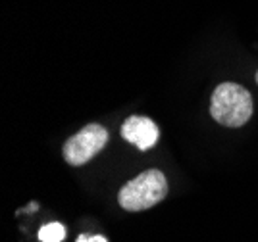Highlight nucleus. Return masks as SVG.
<instances>
[{"label": "nucleus", "mask_w": 258, "mask_h": 242, "mask_svg": "<svg viewBox=\"0 0 258 242\" xmlns=\"http://www.w3.org/2000/svg\"><path fill=\"white\" fill-rule=\"evenodd\" d=\"M210 114L220 125L243 127L252 116V96L237 83L218 85L210 100Z\"/></svg>", "instance_id": "1"}, {"label": "nucleus", "mask_w": 258, "mask_h": 242, "mask_svg": "<svg viewBox=\"0 0 258 242\" xmlns=\"http://www.w3.org/2000/svg\"><path fill=\"white\" fill-rule=\"evenodd\" d=\"M166 194H168V181L164 173L160 169H147L119 189L118 202L123 210L143 211L162 202Z\"/></svg>", "instance_id": "2"}, {"label": "nucleus", "mask_w": 258, "mask_h": 242, "mask_svg": "<svg viewBox=\"0 0 258 242\" xmlns=\"http://www.w3.org/2000/svg\"><path fill=\"white\" fill-rule=\"evenodd\" d=\"M108 144V131L100 123H89L64 144V159L70 166H83Z\"/></svg>", "instance_id": "3"}, {"label": "nucleus", "mask_w": 258, "mask_h": 242, "mask_svg": "<svg viewBox=\"0 0 258 242\" xmlns=\"http://www.w3.org/2000/svg\"><path fill=\"white\" fill-rule=\"evenodd\" d=\"M158 135H160L158 125L149 117L131 116L121 125V137L131 144H135L139 150H149L154 146L158 140Z\"/></svg>", "instance_id": "4"}, {"label": "nucleus", "mask_w": 258, "mask_h": 242, "mask_svg": "<svg viewBox=\"0 0 258 242\" xmlns=\"http://www.w3.org/2000/svg\"><path fill=\"white\" fill-rule=\"evenodd\" d=\"M66 238V227L62 223H48L41 227L39 240L41 242H62Z\"/></svg>", "instance_id": "5"}, {"label": "nucleus", "mask_w": 258, "mask_h": 242, "mask_svg": "<svg viewBox=\"0 0 258 242\" xmlns=\"http://www.w3.org/2000/svg\"><path fill=\"white\" fill-rule=\"evenodd\" d=\"M77 242H108L106 236H102V234H95V236H85V234H81Z\"/></svg>", "instance_id": "6"}, {"label": "nucleus", "mask_w": 258, "mask_h": 242, "mask_svg": "<svg viewBox=\"0 0 258 242\" xmlns=\"http://www.w3.org/2000/svg\"><path fill=\"white\" fill-rule=\"evenodd\" d=\"M256 83H258V73H256Z\"/></svg>", "instance_id": "7"}]
</instances>
